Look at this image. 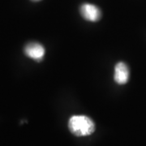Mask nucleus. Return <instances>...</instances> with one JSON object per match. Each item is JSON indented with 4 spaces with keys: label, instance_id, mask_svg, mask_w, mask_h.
<instances>
[{
    "label": "nucleus",
    "instance_id": "5",
    "mask_svg": "<svg viewBox=\"0 0 146 146\" xmlns=\"http://www.w3.org/2000/svg\"><path fill=\"white\" fill-rule=\"evenodd\" d=\"M33 1H39V0H33Z\"/></svg>",
    "mask_w": 146,
    "mask_h": 146
},
{
    "label": "nucleus",
    "instance_id": "4",
    "mask_svg": "<svg viewBox=\"0 0 146 146\" xmlns=\"http://www.w3.org/2000/svg\"><path fill=\"white\" fill-rule=\"evenodd\" d=\"M129 79V70L124 63H117L115 68V80L119 84H124Z\"/></svg>",
    "mask_w": 146,
    "mask_h": 146
},
{
    "label": "nucleus",
    "instance_id": "3",
    "mask_svg": "<svg viewBox=\"0 0 146 146\" xmlns=\"http://www.w3.org/2000/svg\"><path fill=\"white\" fill-rule=\"evenodd\" d=\"M80 13L85 20L89 21H98L101 17L99 8L89 3H85L80 7Z\"/></svg>",
    "mask_w": 146,
    "mask_h": 146
},
{
    "label": "nucleus",
    "instance_id": "2",
    "mask_svg": "<svg viewBox=\"0 0 146 146\" xmlns=\"http://www.w3.org/2000/svg\"><path fill=\"white\" fill-rule=\"evenodd\" d=\"M25 53L30 58L36 61H41L45 55V49L41 44L33 42L28 44L25 46Z\"/></svg>",
    "mask_w": 146,
    "mask_h": 146
},
{
    "label": "nucleus",
    "instance_id": "1",
    "mask_svg": "<svg viewBox=\"0 0 146 146\" xmlns=\"http://www.w3.org/2000/svg\"><path fill=\"white\" fill-rule=\"evenodd\" d=\"M68 127L72 134L77 136H89L95 130L93 120L84 115L72 116L69 120Z\"/></svg>",
    "mask_w": 146,
    "mask_h": 146
}]
</instances>
